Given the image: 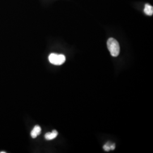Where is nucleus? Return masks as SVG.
<instances>
[{"instance_id":"nucleus-7","label":"nucleus","mask_w":153,"mask_h":153,"mask_svg":"<svg viewBox=\"0 0 153 153\" xmlns=\"http://www.w3.org/2000/svg\"><path fill=\"white\" fill-rule=\"evenodd\" d=\"M110 148H111V150H113L115 149V143H112L110 146Z\"/></svg>"},{"instance_id":"nucleus-5","label":"nucleus","mask_w":153,"mask_h":153,"mask_svg":"<svg viewBox=\"0 0 153 153\" xmlns=\"http://www.w3.org/2000/svg\"><path fill=\"white\" fill-rule=\"evenodd\" d=\"M145 13L148 16H152L153 14V7L149 4H146L144 9Z\"/></svg>"},{"instance_id":"nucleus-4","label":"nucleus","mask_w":153,"mask_h":153,"mask_svg":"<svg viewBox=\"0 0 153 153\" xmlns=\"http://www.w3.org/2000/svg\"><path fill=\"white\" fill-rule=\"evenodd\" d=\"M58 135V132L56 130H53L52 132H48L45 134V138L47 140H52L55 139Z\"/></svg>"},{"instance_id":"nucleus-1","label":"nucleus","mask_w":153,"mask_h":153,"mask_svg":"<svg viewBox=\"0 0 153 153\" xmlns=\"http://www.w3.org/2000/svg\"><path fill=\"white\" fill-rule=\"evenodd\" d=\"M107 47L111 55L113 57H117L120 53V45L118 42L112 38H110L107 40Z\"/></svg>"},{"instance_id":"nucleus-3","label":"nucleus","mask_w":153,"mask_h":153,"mask_svg":"<svg viewBox=\"0 0 153 153\" xmlns=\"http://www.w3.org/2000/svg\"><path fill=\"white\" fill-rule=\"evenodd\" d=\"M42 131V129L40 126H36L33 128V131L31 132V136L33 138H35L38 137Z\"/></svg>"},{"instance_id":"nucleus-2","label":"nucleus","mask_w":153,"mask_h":153,"mask_svg":"<svg viewBox=\"0 0 153 153\" xmlns=\"http://www.w3.org/2000/svg\"><path fill=\"white\" fill-rule=\"evenodd\" d=\"M48 59L51 64L55 65H61L65 62L66 57L62 54L51 53L49 55Z\"/></svg>"},{"instance_id":"nucleus-6","label":"nucleus","mask_w":153,"mask_h":153,"mask_svg":"<svg viewBox=\"0 0 153 153\" xmlns=\"http://www.w3.org/2000/svg\"><path fill=\"white\" fill-rule=\"evenodd\" d=\"M112 143L110 142H107L104 146H103V149H104L105 151L106 152H109L111 150V148H110V146Z\"/></svg>"}]
</instances>
